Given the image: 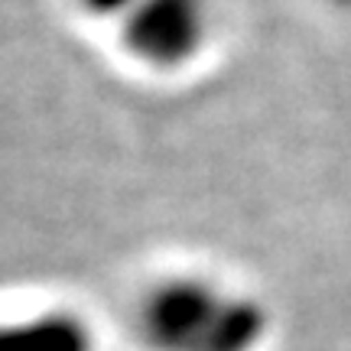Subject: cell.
Masks as SVG:
<instances>
[{
    "label": "cell",
    "mask_w": 351,
    "mask_h": 351,
    "mask_svg": "<svg viewBox=\"0 0 351 351\" xmlns=\"http://www.w3.org/2000/svg\"><path fill=\"white\" fill-rule=\"evenodd\" d=\"M140 332L156 351H254L267 315L261 302L208 280H169L143 300Z\"/></svg>",
    "instance_id": "1"
},
{
    "label": "cell",
    "mask_w": 351,
    "mask_h": 351,
    "mask_svg": "<svg viewBox=\"0 0 351 351\" xmlns=\"http://www.w3.org/2000/svg\"><path fill=\"white\" fill-rule=\"evenodd\" d=\"M78 7L88 16H95V20H114V23H121L127 13L137 7V0H78Z\"/></svg>",
    "instance_id": "4"
},
{
    "label": "cell",
    "mask_w": 351,
    "mask_h": 351,
    "mask_svg": "<svg viewBox=\"0 0 351 351\" xmlns=\"http://www.w3.org/2000/svg\"><path fill=\"white\" fill-rule=\"evenodd\" d=\"M0 351H95V335L72 313H43L0 322Z\"/></svg>",
    "instance_id": "3"
},
{
    "label": "cell",
    "mask_w": 351,
    "mask_h": 351,
    "mask_svg": "<svg viewBox=\"0 0 351 351\" xmlns=\"http://www.w3.org/2000/svg\"><path fill=\"white\" fill-rule=\"evenodd\" d=\"M208 36V0H137L121 20V46L147 69H182Z\"/></svg>",
    "instance_id": "2"
}]
</instances>
